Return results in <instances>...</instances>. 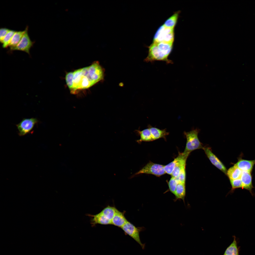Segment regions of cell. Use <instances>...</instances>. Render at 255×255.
<instances>
[{
    "mask_svg": "<svg viewBox=\"0 0 255 255\" xmlns=\"http://www.w3.org/2000/svg\"><path fill=\"white\" fill-rule=\"evenodd\" d=\"M203 149L212 164L225 174H226L227 170L226 167L212 153L211 148L208 147H204Z\"/></svg>",
    "mask_w": 255,
    "mask_h": 255,
    "instance_id": "cell-9",
    "label": "cell"
},
{
    "mask_svg": "<svg viewBox=\"0 0 255 255\" xmlns=\"http://www.w3.org/2000/svg\"><path fill=\"white\" fill-rule=\"evenodd\" d=\"M179 13V12L174 13L166 21L163 25L166 27L174 29L177 23Z\"/></svg>",
    "mask_w": 255,
    "mask_h": 255,
    "instance_id": "cell-22",
    "label": "cell"
},
{
    "mask_svg": "<svg viewBox=\"0 0 255 255\" xmlns=\"http://www.w3.org/2000/svg\"><path fill=\"white\" fill-rule=\"evenodd\" d=\"M183 153H180L173 161L164 166V169L166 173L171 175L176 164L181 158Z\"/></svg>",
    "mask_w": 255,
    "mask_h": 255,
    "instance_id": "cell-20",
    "label": "cell"
},
{
    "mask_svg": "<svg viewBox=\"0 0 255 255\" xmlns=\"http://www.w3.org/2000/svg\"><path fill=\"white\" fill-rule=\"evenodd\" d=\"M189 154L183 153L182 156L176 164L171 174L172 177H177L182 170L185 168L186 162Z\"/></svg>",
    "mask_w": 255,
    "mask_h": 255,
    "instance_id": "cell-14",
    "label": "cell"
},
{
    "mask_svg": "<svg viewBox=\"0 0 255 255\" xmlns=\"http://www.w3.org/2000/svg\"><path fill=\"white\" fill-rule=\"evenodd\" d=\"M223 255H225L224 254Z\"/></svg>",
    "mask_w": 255,
    "mask_h": 255,
    "instance_id": "cell-30",
    "label": "cell"
},
{
    "mask_svg": "<svg viewBox=\"0 0 255 255\" xmlns=\"http://www.w3.org/2000/svg\"><path fill=\"white\" fill-rule=\"evenodd\" d=\"M237 240L235 236L231 244L225 250L224 254L225 255H239Z\"/></svg>",
    "mask_w": 255,
    "mask_h": 255,
    "instance_id": "cell-18",
    "label": "cell"
},
{
    "mask_svg": "<svg viewBox=\"0 0 255 255\" xmlns=\"http://www.w3.org/2000/svg\"><path fill=\"white\" fill-rule=\"evenodd\" d=\"M88 215L91 217V223L93 226L98 224L103 225L111 224V221L100 212L95 215L88 214Z\"/></svg>",
    "mask_w": 255,
    "mask_h": 255,
    "instance_id": "cell-12",
    "label": "cell"
},
{
    "mask_svg": "<svg viewBox=\"0 0 255 255\" xmlns=\"http://www.w3.org/2000/svg\"><path fill=\"white\" fill-rule=\"evenodd\" d=\"M121 228L125 234L132 238L143 249L145 247V244L142 243L140 239L139 233L140 229L136 227L128 221Z\"/></svg>",
    "mask_w": 255,
    "mask_h": 255,
    "instance_id": "cell-7",
    "label": "cell"
},
{
    "mask_svg": "<svg viewBox=\"0 0 255 255\" xmlns=\"http://www.w3.org/2000/svg\"><path fill=\"white\" fill-rule=\"evenodd\" d=\"M255 164V159L248 160L239 158L235 165L242 171L251 172Z\"/></svg>",
    "mask_w": 255,
    "mask_h": 255,
    "instance_id": "cell-11",
    "label": "cell"
},
{
    "mask_svg": "<svg viewBox=\"0 0 255 255\" xmlns=\"http://www.w3.org/2000/svg\"><path fill=\"white\" fill-rule=\"evenodd\" d=\"M148 127L151 132L153 140L161 138L166 139V136L169 133L166 132V129L161 130L150 125H149Z\"/></svg>",
    "mask_w": 255,
    "mask_h": 255,
    "instance_id": "cell-15",
    "label": "cell"
},
{
    "mask_svg": "<svg viewBox=\"0 0 255 255\" xmlns=\"http://www.w3.org/2000/svg\"><path fill=\"white\" fill-rule=\"evenodd\" d=\"M230 181L232 187L230 191L231 193L233 192L235 189L237 188H242V183L240 178L230 180Z\"/></svg>",
    "mask_w": 255,
    "mask_h": 255,
    "instance_id": "cell-25",
    "label": "cell"
},
{
    "mask_svg": "<svg viewBox=\"0 0 255 255\" xmlns=\"http://www.w3.org/2000/svg\"><path fill=\"white\" fill-rule=\"evenodd\" d=\"M242 172V171L234 165L227 170L226 174L230 180H234L240 178Z\"/></svg>",
    "mask_w": 255,
    "mask_h": 255,
    "instance_id": "cell-17",
    "label": "cell"
},
{
    "mask_svg": "<svg viewBox=\"0 0 255 255\" xmlns=\"http://www.w3.org/2000/svg\"><path fill=\"white\" fill-rule=\"evenodd\" d=\"M25 30L23 31H16L13 36L8 46L10 49L16 46L19 42L24 33Z\"/></svg>",
    "mask_w": 255,
    "mask_h": 255,
    "instance_id": "cell-19",
    "label": "cell"
},
{
    "mask_svg": "<svg viewBox=\"0 0 255 255\" xmlns=\"http://www.w3.org/2000/svg\"><path fill=\"white\" fill-rule=\"evenodd\" d=\"M178 183L175 178L172 177L168 183L170 191L174 195L176 187Z\"/></svg>",
    "mask_w": 255,
    "mask_h": 255,
    "instance_id": "cell-26",
    "label": "cell"
},
{
    "mask_svg": "<svg viewBox=\"0 0 255 255\" xmlns=\"http://www.w3.org/2000/svg\"><path fill=\"white\" fill-rule=\"evenodd\" d=\"M16 31L14 30H10L5 36L1 43L2 44V47L3 48H6L8 47L11 39Z\"/></svg>",
    "mask_w": 255,
    "mask_h": 255,
    "instance_id": "cell-24",
    "label": "cell"
},
{
    "mask_svg": "<svg viewBox=\"0 0 255 255\" xmlns=\"http://www.w3.org/2000/svg\"><path fill=\"white\" fill-rule=\"evenodd\" d=\"M136 134L140 136V139L136 140L138 143H140L143 141L149 142L153 140L152 135L149 129H144L140 131L136 130L135 131Z\"/></svg>",
    "mask_w": 255,
    "mask_h": 255,
    "instance_id": "cell-16",
    "label": "cell"
},
{
    "mask_svg": "<svg viewBox=\"0 0 255 255\" xmlns=\"http://www.w3.org/2000/svg\"><path fill=\"white\" fill-rule=\"evenodd\" d=\"M174 29L167 28L163 25L157 30L153 38L154 42L173 43Z\"/></svg>",
    "mask_w": 255,
    "mask_h": 255,
    "instance_id": "cell-4",
    "label": "cell"
},
{
    "mask_svg": "<svg viewBox=\"0 0 255 255\" xmlns=\"http://www.w3.org/2000/svg\"><path fill=\"white\" fill-rule=\"evenodd\" d=\"M186 194L185 183H178L174 195L177 199L184 200Z\"/></svg>",
    "mask_w": 255,
    "mask_h": 255,
    "instance_id": "cell-21",
    "label": "cell"
},
{
    "mask_svg": "<svg viewBox=\"0 0 255 255\" xmlns=\"http://www.w3.org/2000/svg\"><path fill=\"white\" fill-rule=\"evenodd\" d=\"M164 166L160 164L150 162L138 172L133 176L142 174H150L157 176H160L166 174Z\"/></svg>",
    "mask_w": 255,
    "mask_h": 255,
    "instance_id": "cell-6",
    "label": "cell"
},
{
    "mask_svg": "<svg viewBox=\"0 0 255 255\" xmlns=\"http://www.w3.org/2000/svg\"><path fill=\"white\" fill-rule=\"evenodd\" d=\"M128 221L124 213L116 209L111 221V224L121 228Z\"/></svg>",
    "mask_w": 255,
    "mask_h": 255,
    "instance_id": "cell-13",
    "label": "cell"
},
{
    "mask_svg": "<svg viewBox=\"0 0 255 255\" xmlns=\"http://www.w3.org/2000/svg\"><path fill=\"white\" fill-rule=\"evenodd\" d=\"M10 30L6 28H1L0 29V41L1 42Z\"/></svg>",
    "mask_w": 255,
    "mask_h": 255,
    "instance_id": "cell-29",
    "label": "cell"
},
{
    "mask_svg": "<svg viewBox=\"0 0 255 255\" xmlns=\"http://www.w3.org/2000/svg\"><path fill=\"white\" fill-rule=\"evenodd\" d=\"M199 131V129L196 128L189 132H184L187 141L185 149L183 152L189 154L191 152L195 150L203 149L204 147L198 137V134Z\"/></svg>",
    "mask_w": 255,
    "mask_h": 255,
    "instance_id": "cell-3",
    "label": "cell"
},
{
    "mask_svg": "<svg viewBox=\"0 0 255 255\" xmlns=\"http://www.w3.org/2000/svg\"><path fill=\"white\" fill-rule=\"evenodd\" d=\"M178 183H185L186 180L185 168H183L180 172L178 176L175 178Z\"/></svg>",
    "mask_w": 255,
    "mask_h": 255,
    "instance_id": "cell-28",
    "label": "cell"
},
{
    "mask_svg": "<svg viewBox=\"0 0 255 255\" xmlns=\"http://www.w3.org/2000/svg\"><path fill=\"white\" fill-rule=\"evenodd\" d=\"M172 43L153 42L149 47L148 55L144 60L147 62L156 61L165 62L167 64H172L168 57L173 49Z\"/></svg>",
    "mask_w": 255,
    "mask_h": 255,
    "instance_id": "cell-1",
    "label": "cell"
},
{
    "mask_svg": "<svg viewBox=\"0 0 255 255\" xmlns=\"http://www.w3.org/2000/svg\"><path fill=\"white\" fill-rule=\"evenodd\" d=\"M116 209L114 207L109 206L104 208L100 212L108 219L111 221Z\"/></svg>",
    "mask_w": 255,
    "mask_h": 255,
    "instance_id": "cell-23",
    "label": "cell"
},
{
    "mask_svg": "<svg viewBox=\"0 0 255 255\" xmlns=\"http://www.w3.org/2000/svg\"><path fill=\"white\" fill-rule=\"evenodd\" d=\"M73 72L72 86L70 90L72 94L77 93L79 90L89 88L97 83L88 66Z\"/></svg>",
    "mask_w": 255,
    "mask_h": 255,
    "instance_id": "cell-2",
    "label": "cell"
},
{
    "mask_svg": "<svg viewBox=\"0 0 255 255\" xmlns=\"http://www.w3.org/2000/svg\"><path fill=\"white\" fill-rule=\"evenodd\" d=\"M240 178L242 183V189L248 190L252 196H254L255 194L252 190L254 187L252 183L251 172L242 171Z\"/></svg>",
    "mask_w": 255,
    "mask_h": 255,
    "instance_id": "cell-10",
    "label": "cell"
},
{
    "mask_svg": "<svg viewBox=\"0 0 255 255\" xmlns=\"http://www.w3.org/2000/svg\"><path fill=\"white\" fill-rule=\"evenodd\" d=\"M73 76V72H71L67 73L65 76L66 83L70 90L71 89L72 86Z\"/></svg>",
    "mask_w": 255,
    "mask_h": 255,
    "instance_id": "cell-27",
    "label": "cell"
},
{
    "mask_svg": "<svg viewBox=\"0 0 255 255\" xmlns=\"http://www.w3.org/2000/svg\"><path fill=\"white\" fill-rule=\"evenodd\" d=\"M28 26L26 28L25 32L21 40L15 47L10 49L11 51L19 50L24 51L30 54V50L34 42L31 40L28 33Z\"/></svg>",
    "mask_w": 255,
    "mask_h": 255,
    "instance_id": "cell-8",
    "label": "cell"
},
{
    "mask_svg": "<svg viewBox=\"0 0 255 255\" xmlns=\"http://www.w3.org/2000/svg\"><path fill=\"white\" fill-rule=\"evenodd\" d=\"M39 121L36 118H24L21 121L16 125L18 131L20 136H23L28 134H32L33 129Z\"/></svg>",
    "mask_w": 255,
    "mask_h": 255,
    "instance_id": "cell-5",
    "label": "cell"
}]
</instances>
